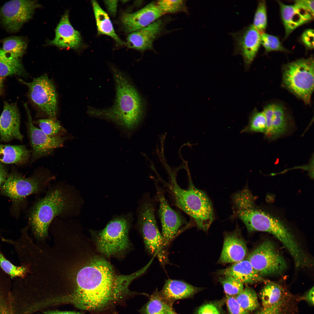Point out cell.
I'll use <instances>...</instances> for the list:
<instances>
[{
  "instance_id": "6da1fadb",
  "label": "cell",
  "mask_w": 314,
  "mask_h": 314,
  "mask_svg": "<svg viewBox=\"0 0 314 314\" xmlns=\"http://www.w3.org/2000/svg\"><path fill=\"white\" fill-rule=\"evenodd\" d=\"M77 273L72 302L82 310L98 311L121 302L132 293L129 286L144 273L142 269L129 275L116 273L101 254L90 250Z\"/></svg>"
},
{
  "instance_id": "e575fe53",
  "label": "cell",
  "mask_w": 314,
  "mask_h": 314,
  "mask_svg": "<svg viewBox=\"0 0 314 314\" xmlns=\"http://www.w3.org/2000/svg\"><path fill=\"white\" fill-rule=\"evenodd\" d=\"M168 305L157 296H154L140 310L143 314H166Z\"/></svg>"
},
{
  "instance_id": "b9f144b4",
  "label": "cell",
  "mask_w": 314,
  "mask_h": 314,
  "mask_svg": "<svg viewBox=\"0 0 314 314\" xmlns=\"http://www.w3.org/2000/svg\"><path fill=\"white\" fill-rule=\"evenodd\" d=\"M196 314H220L217 307L212 304H207L201 306Z\"/></svg>"
},
{
  "instance_id": "c3c4849f",
  "label": "cell",
  "mask_w": 314,
  "mask_h": 314,
  "mask_svg": "<svg viewBox=\"0 0 314 314\" xmlns=\"http://www.w3.org/2000/svg\"><path fill=\"white\" fill-rule=\"evenodd\" d=\"M166 314H176L172 310V308L168 305Z\"/></svg>"
},
{
  "instance_id": "2e32d148",
  "label": "cell",
  "mask_w": 314,
  "mask_h": 314,
  "mask_svg": "<svg viewBox=\"0 0 314 314\" xmlns=\"http://www.w3.org/2000/svg\"><path fill=\"white\" fill-rule=\"evenodd\" d=\"M157 192L159 213L162 226L161 234L167 247L185 223L181 215L170 206L162 191L158 188Z\"/></svg>"
},
{
  "instance_id": "f35d334b",
  "label": "cell",
  "mask_w": 314,
  "mask_h": 314,
  "mask_svg": "<svg viewBox=\"0 0 314 314\" xmlns=\"http://www.w3.org/2000/svg\"><path fill=\"white\" fill-rule=\"evenodd\" d=\"M226 302L229 314H249L239 304L235 296L226 295Z\"/></svg>"
},
{
  "instance_id": "4fadbf2b",
  "label": "cell",
  "mask_w": 314,
  "mask_h": 314,
  "mask_svg": "<svg viewBox=\"0 0 314 314\" xmlns=\"http://www.w3.org/2000/svg\"><path fill=\"white\" fill-rule=\"evenodd\" d=\"M40 4L35 1L13 0L5 3L0 10L1 22L8 31L17 32L30 19Z\"/></svg>"
},
{
  "instance_id": "1f68e13d",
  "label": "cell",
  "mask_w": 314,
  "mask_h": 314,
  "mask_svg": "<svg viewBox=\"0 0 314 314\" xmlns=\"http://www.w3.org/2000/svg\"><path fill=\"white\" fill-rule=\"evenodd\" d=\"M235 297L241 306L249 312L254 310L259 306L256 293L251 288L246 287Z\"/></svg>"
},
{
  "instance_id": "8992f818",
  "label": "cell",
  "mask_w": 314,
  "mask_h": 314,
  "mask_svg": "<svg viewBox=\"0 0 314 314\" xmlns=\"http://www.w3.org/2000/svg\"><path fill=\"white\" fill-rule=\"evenodd\" d=\"M128 217L119 216L110 221L100 231L90 230L96 249L105 257H120L130 249V226Z\"/></svg>"
},
{
  "instance_id": "ee69618b",
  "label": "cell",
  "mask_w": 314,
  "mask_h": 314,
  "mask_svg": "<svg viewBox=\"0 0 314 314\" xmlns=\"http://www.w3.org/2000/svg\"><path fill=\"white\" fill-rule=\"evenodd\" d=\"M295 3L302 5L314 15V0H297L295 1Z\"/></svg>"
},
{
  "instance_id": "681fc988",
  "label": "cell",
  "mask_w": 314,
  "mask_h": 314,
  "mask_svg": "<svg viewBox=\"0 0 314 314\" xmlns=\"http://www.w3.org/2000/svg\"><path fill=\"white\" fill-rule=\"evenodd\" d=\"M4 77H0V93L3 86Z\"/></svg>"
},
{
  "instance_id": "7c38bea8",
  "label": "cell",
  "mask_w": 314,
  "mask_h": 314,
  "mask_svg": "<svg viewBox=\"0 0 314 314\" xmlns=\"http://www.w3.org/2000/svg\"><path fill=\"white\" fill-rule=\"evenodd\" d=\"M27 116L26 126L31 147V163L39 159L51 155L56 149L62 147L72 137L64 135L49 136L34 126L30 111L26 104H24Z\"/></svg>"
},
{
  "instance_id": "d590c367",
  "label": "cell",
  "mask_w": 314,
  "mask_h": 314,
  "mask_svg": "<svg viewBox=\"0 0 314 314\" xmlns=\"http://www.w3.org/2000/svg\"><path fill=\"white\" fill-rule=\"evenodd\" d=\"M265 1H260L255 14L254 26L261 34L264 33L267 23V10Z\"/></svg>"
},
{
  "instance_id": "3957f363",
  "label": "cell",
  "mask_w": 314,
  "mask_h": 314,
  "mask_svg": "<svg viewBox=\"0 0 314 314\" xmlns=\"http://www.w3.org/2000/svg\"><path fill=\"white\" fill-rule=\"evenodd\" d=\"M236 216L245 225L249 232L268 233L279 240L293 258L295 266L303 267L310 258L298 243L293 234L281 221L255 207V201L245 197L236 198L232 202Z\"/></svg>"
},
{
  "instance_id": "5bb4252c",
  "label": "cell",
  "mask_w": 314,
  "mask_h": 314,
  "mask_svg": "<svg viewBox=\"0 0 314 314\" xmlns=\"http://www.w3.org/2000/svg\"><path fill=\"white\" fill-rule=\"evenodd\" d=\"M263 112L266 120L265 137L274 140L286 134L293 126L290 114L284 105L273 102L265 105Z\"/></svg>"
},
{
  "instance_id": "7402d4cb",
  "label": "cell",
  "mask_w": 314,
  "mask_h": 314,
  "mask_svg": "<svg viewBox=\"0 0 314 314\" xmlns=\"http://www.w3.org/2000/svg\"><path fill=\"white\" fill-rule=\"evenodd\" d=\"M163 28V22L159 19L144 28L130 33L127 38L126 45L140 51L151 49Z\"/></svg>"
},
{
  "instance_id": "f546056e",
  "label": "cell",
  "mask_w": 314,
  "mask_h": 314,
  "mask_svg": "<svg viewBox=\"0 0 314 314\" xmlns=\"http://www.w3.org/2000/svg\"><path fill=\"white\" fill-rule=\"evenodd\" d=\"M282 291L276 284L269 283L264 287L260 292L263 307L271 306L281 301Z\"/></svg>"
},
{
  "instance_id": "f6af8a7d",
  "label": "cell",
  "mask_w": 314,
  "mask_h": 314,
  "mask_svg": "<svg viewBox=\"0 0 314 314\" xmlns=\"http://www.w3.org/2000/svg\"><path fill=\"white\" fill-rule=\"evenodd\" d=\"M8 175L7 168L4 164L0 162V188L3 184Z\"/></svg>"
},
{
  "instance_id": "44dd1931",
  "label": "cell",
  "mask_w": 314,
  "mask_h": 314,
  "mask_svg": "<svg viewBox=\"0 0 314 314\" xmlns=\"http://www.w3.org/2000/svg\"><path fill=\"white\" fill-rule=\"evenodd\" d=\"M281 16L286 32V37L299 26L313 19L310 12L302 5L295 3L292 5L285 4L278 1Z\"/></svg>"
},
{
  "instance_id": "30bf717a",
  "label": "cell",
  "mask_w": 314,
  "mask_h": 314,
  "mask_svg": "<svg viewBox=\"0 0 314 314\" xmlns=\"http://www.w3.org/2000/svg\"><path fill=\"white\" fill-rule=\"evenodd\" d=\"M28 88V97L38 110L47 118L56 119L58 112L57 95L53 81L47 74L34 78L30 82L19 79Z\"/></svg>"
},
{
  "instance_id": "ba28073f",
  "label": "cell",
  "mask_w": 314,
  "mask_h": 314,
  "mask_svg": "<svg viewBox=\"0 0 314 314\" xmlns=\"http://www.w3.org/2000/svg\"><path fill=\"white\" fill-rule=\"evenodd\" d=\"M55 179L49 170L42 167L37 168L27 178L13 172L8 175L1 192L14 201H21L31 194L45 193Z\"/></svg>"
},
{
  "instance_id": "7bdbcfd3",
  "label": "cell",
  "mask_w": 314,
  "mask_h": 314,
  "mask_svg": "<svg viewBox=\"0 0 314 314\" xmlns=\"http://www.w3.org/2000/svg\"><path fill=\"white\" fill-rule=\"evenodd\" d=\"M118 1L117 0L104 1L109 13L113 16H115L116 14Z\"/></svg>"
},
{
  "instance_id": "5b68a950",
  "label": "cell",
  "mask_w": 314,
  "mask_h": 314,
  "mask_svg": "<svg viewBox=\"0 0 314 314\" xmlns=\"http://www.w3.org/2000/svg\"><path fill=\"white\" fill-rule=\"evenodd\" d=\"M168 186L175 204L193 219L199 229L207 232L215 216L212 203L206 194L195 187L191 181L187 189L181 188L174 177Z\"/></svg>"
},
{
  "instance_id": "bcb514c9",
  "label": "cell",
  "mask_w": 314,
  "mask_h": 314,
  "mask_svg": "<svg viewBox=\"0 0 314 314\" xmlns=\"http://www.w3.org/2000/svg\"><path fill=\"white\" fill-rule=\"evenodd\" d=\"M303 298L306 300L310 304H314V288L313 287L307 292L303 297Z\"/></svg>"
},
{
  "instance_id": "d6986e66",
  "label": "cell",
  "mask_w": 314,
  "mask_h": 314,
  "mask_svg": "<svg viewBox=\"0 0 314 314\" xmlns=\"http://www.w3.org/2000/svg\"><path fill=\"white\" fill-rule=\"evenodd\" d=\"M80 33L71 25L69 19V12L65 11L62 17L56 30L54 38L48 44L61 48L76 49L81 44Z\"/></svg>"
},
{
  "instance_id": "ffe728a7",
  "label": "cell",
  "mask_w": 314,
  "mask_h": 314,
  "mask_svg": "<svg viewBox=\"0 0 314 314\" xmlns=\"http://www.w3.org/2000/svg\"><path fill=\"white\" fill-rule=\"evenodd\" d=\"M240 233L237 229L225 235L219 263H234L244 259L247 254V248Z\"/></svg>"
},
{
  "instance_id": "52a82bcc",
  "label": "cell",
  "mask_w": 314,
  "mask_h": 314,
  "mask_svg": "<svg viewBox=\"0 0 314 314\" xmlns=\"http://www.w3.org/2000/svg\"><path fill=\"white\" fill-rule=\"evenodd\" d=\"M313 57L302 58L283 65L282 86L306 105H310L314 90Z\"/></svg>"
},
{
  "instance_id": "83f0119b",
  "label": "cell",
  "mask_w": 314,
  "mask_h": 314,
  "mask_svg": "<svg viewBox=\"0 0 314 314\" xmlns=\"http://www.w3.org/2000/svg\"><path fill=\"white\" fill-rule=\"evenodd\" d=\"M2 49L8 55L15 58H20L25 53L27 44L23 38L12 36L2 40Z\"/></svg>"
},
{
  "instance_id": "e0dca14e",
  "label": "cell",
  "mask_w": 314,
  "mask_h": 314,
  "mask_svg": "<svg viewBox=\"0 0 314 314\" xmlns=\"http://www.w3.org/2000/svg\"><path fill=\"white\" fill-rule=\"evenodd\" d=\"M20 116L16 102L5 101L0 116V140L5 142L14 139L22 141L20 131Z\"/></svg>"
},
{
  "instance_id": "484cf974",
  "label": "cell",
  "mask_w": 314,
  "mask_h": 314,
  "mask_svg": "<svg viewBox=\"0 0 314 314\" xmlns=\"http://www.w3.org/2000/svg\"><path fill=\"white\" fill-rule=\"evenodd\" d=\"M91 3L98 34L108 35L113 38L118 44H123L124 43L116 33L108 14L96 1H92Z\"/></svg>"
},
{
  "instance_id": "ac0fdd59",
  "label": "cell",
  "mask_w": 314,
  "mask_h": 314,
  "mask_svg": "<svg viewBox=\"0 0 314 314\" xmlns=\"http://www.w3.org/2000/svg\"><path fill=\"white\" fill-rule=\"evenodd\" d=\"M164 14L156 3H151L134 13H123L121 21L125 31L130 33L147 27Z\"/></svg>"
},
{
  "instance_id": "7a4b0ae2",
  "label": "cell",
  "mask_w": 314,
  "mask_h": 314,
  "mask_svg": "<svg viewBox=\"0 0 314 314\" xmlns=\"http://www.w3.org/2000/svg\"><path fill=\"white\" fill-rule=\"evenodd\" d=\"M45 193L34 203L29 215L32 230L40 238L47 236L49 226L56 218L66 220L76 217L83 204L78 189L65 181L51 183Z\"/></svg>"
},
{
  "instance_id": "9c48e42d",
  "label": "cell",
  "mask_w": 314,
  "mask_h": 314,
  "mask_svg": "<svg viewBox=\"0 0 314 314\" xmlns=\"http://www.w3.org/2000/svg\"><path fill=\"white\" fill-rule=\"evenodd\" d=\"M138 224L147 251L156 256L163 264L167 263V247L157 225L154 203L149 198L144 201L140 208Z\"/></svg>"
},
{
  "instance_id": "d4e9b609",
  "label": "cell",
  "mask_w": 314,
  "mask_h": 314,
  "mask_svg": "<svg viewBox=\"0 0 314 314\" xmlns=\"http://www.w3.org/2000/svg\"><path fill=\"white\" fill-rule=\"evenodd\" d=\"M200 289L181 281L169 279L165 281L162 293L167 299L177 300L190 297Z\"/></svg>"
},
{
  "instance_id": "277c9868",
  "label": "cell",
  "mask_w": 314,
  "mask_h": 314,
  "mask_svg": "<svg viewBox=\"0 0 314 314\" xmlns=\"http://www.w3.org/2000/svg\"><path fill=\"white\" fill-rule=\"evenodd\" d=\"M116 90L115 99L110 107L99 109L89 107L88 113L111 120L126 128H134L140 122L143 114L142 101L129 79L123 72L111 69Z\"/></svg>"
},
{
  "instance_id": "603a6c76",
  "label": "cell",
  "mask_w": 314,
  "mask_h": 314,
  "mask_svg": "<svg viewBox=\"0 0 314 314\" xmlns=\"http://www.w3.org/2000/svg\"><path fill=\"white\" fill-rule=\"evenodd\" d=\"M217 274L221 275H230L243 284H251L263 280L254 269L248 259H244L234 263L231 266L219 270Z\"/></svg>"
},
{
  "instance_id": "ab89813d",
  "label": "cell",
  "mask_w": 314,
  "mask_h": 314,
  "mask_svg": "<svg viewBox=\"0 0 314 314\" xmlns=\"http://www.w3.org/2000/svg\"><path fill=\"white\" fill-rule=\"evenodd\" d=\"M301 40L303 44L308 49H312L314 48V30L308 29L304 31L301 36Z\"/></svg>"
},
{
  "instance_id": "d6a6232c",
  "label": "cell",
  "mask_w": 314,
  "mask_h": 314,
  "mask_svg": "<svg viewBox=\"0 0 314 314\" xmlns=\"http://www.w3.org/2000/svg\"><path fill=\"white\" fill-rule=\"evenodd\" d=\"M0 268L9 277L22 278L25 276L28 271V268L21 265L16 266L7 259L0 249Z\"/></svg>"
},
{
  "instance_id": "4dcf8cb0",
  "label": "cell",
  "mask_w": 314,
  "mask_h": 314,
  "mask_svg": "<svg viewBox=\"0 0 314 314\" xmlns=\"http://www.w3.org/2000/svg\"><path fill=\"white\" fill-rule=\"evenodd\" d=\"M38 125L40 129L47 135L50 137L65 135L67 131L57 119L47 118L33 122Z\"/></svg>"
},
{
  "instance_id": "7dc6e473",
  "label": "cell",
  "mask_w": 314,
  "mask_h": 314,
  "mask_svg": "<svg viewBox=\"0 0 314 314\" xmlns=\"http://www.w3.org/2000/svg\"><path fill=\"white\" fill-rule=\"evenodd\" d=\"M44 314H83L81 312L75 311H48Z\"/></svg>"
},
{
  "instance_id": "60d3db41",
  "label": "cell",
  "mask_w": 314,
  "mask_h": 314,
  "mask_svg": "<svg viewBox=\"0 0 314 314\" xmlns=\"http://www.w3.org/2000/svg\"><path fill=\"white\" fill-rule=\"evenodd\" d=\"M281 301L269 306L263 307L255 314H282Z\"/></svg>"
},
{
  "instance_id": "8d00e7d4",
  "label": "cell",
  "mask_w": 314,
  "mask_h": 314,
  "mask_svg": "<svg viewBox=\"0 0 314 314\" xmlns=\"http://www.w3.org/2000/svg\"><path fill=\"white\" fill-rule=\"evenodd\" d=\"M156 3L164 14L181 12L185 7V3L183 0H159Z\"/></svg>"
},
{
  "instance_id": "74e56055",
  "label": "cell",
  "mask_w": 314,
  "mask_h": 314,
  "mask_svg": "<svg viewBox=\"0 0 314 314\" xmlns=\"http://www.w3.org/2000/svg\"><path fill=\"white\" fill-rule=\"evenodd\" d=\"M261 44L267 52L283 51L285 49L279 39L274 35L264 33L261 34Z\"/></svg>"
},
{
  "instance_id": "f1b7e54d",
  "label": "cell",
  "mask_w": 314,
  "mask_h": 314,
  "mask_svg": "<svg viewBox=\"0 0 314 314\" xmlns=\"http://www.w3.org/2000/svg\"><path fill=\"white\" fill-rule=\"evenodd\" d=\"M247 126L241 131L242 133H265L266 128V120L263 111L255 108L250 114Z\"/></svg>"
},
{
  "instance_id": "836d02e7",
  "label": "cell",
  "mask_w": 314,
  "mask_h": 314,
  "mask_svg": "<svg viewBox=\"0 0 314 314\" xmlns=\"http://www.w3.org/2000/svg\"><path fill=\"white\" fill-rule=\"evenodd\" d=\"M218 281L222 285L226 295L235 296L244 289L243 284L229 275H221Z\"/></svg>"
},
{
  "instance_id": "8fae6325",
  "label": "cell",
  "mask_w": 314,
  "mask_h": 314,
  "mask_svg": "<svg viewBox=\"0 0 314 314\" xmlns=\"http://www.w3.org/2000/svg\"><path fill=\"white\" fill-rule=\"evenodd\" d=\"M248 259L262 276L282 274L287 267L286 262L274 244L266 240L250 254Z\"/></svg>"
},
{
  "instance_id": "cb8c5ba5",
  "label": "cell",
  "mask_w": 314,
  "mask_h": 314,
  "mask_svg": "<svg viewBox=\"0 0 314 314\" xmlns=\"http://www.w3.org/2000/svg\"><path fill=\"white\" fill-rule=\"evenodd\" d=\"M31 153L24 145L0 144V162L3 164L24 165L29 160Z\"/></svg>"
},
{
  "instance_id": "4316f807",
  "label": "cell",
  "mask_w": 314,
  "mask_h": 314,
  "mask_svg": "<svg viewBox=\"0 0 314 314\" xmlns=\"http://www.w3.org/2000/svg\"><path fill=\"white\" fill-rule=\"evenodd\" d=\"M26 75L20 59L8 56L0 48V77L14 75L25 76Z\"/></svg>"
},
{
  "instance_id": "9a60e30c",
  "label": "cell",
  "mask_w": 314,
  "mask_h": 314,
  "mask_svg": "<svg viewBox=\"0 0 314 314\" xmlns=\"http://www.w3.org/2000/svg\"><path fill=\"white\" fill-rule=\"evenodd\" d=\"M234 53L242 56L246 69H249L261 45V34L253 24L231 33Z\"/></svg>"
},
{
  "instance_id": "f907efd6",
  "label": "cell",
  "mask_w": 314,
  "mask_h": 314,
  "mask_svg": "<svg viewBox=\"0 0 314 314\" xmlns=\"http://www.w3.org/2000/svg\"></svg>"
}]
</instances>
